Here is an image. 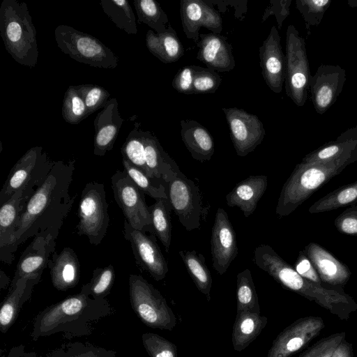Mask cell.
Returning <instances> with one entry per match:
<instances>
[{"label": "cell", "mask_w": 357, "mask_h": 357, "mask_svg": "<svg viewBox=\"0 0 357 357\" xmlns=\"http://www.w3.org/2000/svg\"><path fill=\"white\" fill-rule=\"evenodd\" d=\"M75 160L55 161L44 181L28 200L17 225L15 249L39 232L63 225L75 202L69 189L73 179Z\"/></svg>", "instance_id": "6da1fadb"}, {"label": "cell", "mask_w": 357, "mask_h": 357, "mask_svg": "<svg viewBox=\"0 0 357 357\" xmlns=\"http://www.w3.org/2000/svg\"><path fill=\"white\" fill-rule=\"evenodd\" d=\"M110 313L111 308L105 298H93L81 288L79 294L40 312L34 321L32 335L35 340L59 332L71 336L85 335L90 333L93 321Z\"/></svg>", "instance_id": "7a4b0ae2"}, {"label": "cell", "mask_w": 357, "mask_h": 357, "mask_svg": "<svg viewBox=\"0 0 357 357\" xmlns=\"http://www.w3.org/2000/svg\"><path fill=\"white\" fill-rule=\"evenodd\" d=\"M0 35L6 50L17 63L29 68L36 66L39 56L36 30L26 3L3 0Z\"/></svg>", "instance_id": "3957f363"}, {"label": "cell", "mask_w": 357, "mask_h": 357, "mask_svg": "<svg viewBox=\"0 0 357 357\" xmlns=\"http://www.w3.org/2000/svg\"><path fill=\"white\" fill-rule=\"evenodd\" d=\"M54 38L61 51L77 62L105 69H113L118 66V56L89 33L61 24L55 28Z\"/></svg>", "instance_id": "277c9868"}, {"label": "cell", "mask_w": 357, "mask_h": 357, "mask_svg": "<svg viewBox=\"0 0 357 357\" xmlns=\"http://www.w3.org/2000/svg\"><path fill=\"white\" fill-rule=\"evenodd\" d=\"M130 301L132 310L147 326L172 331L176 317L160 292L142 275L130 274Z\"/></svg>", "instance_id": "5b68a950"}, {"label": "cell", "mask_w": 357, "mask_h": 357, "mask_svg": "<svg viewBox=\"0 0 357 357\" xmlns=\"http://www.w3.org/2000/svg\"><path fill=\"white\" fill-rule=\"evenodd\" d=\"M286 95L298 107H303L308 97L311 77L310 64L303 38L290 24L286 32Z\"/></svg>", "instance_id": "8992f818"}, {"label": "cell", "mask_w": 357, "mask_h": 357, "mask_svg": "<svg viewBox=\"0 0 357 357\" xmlns=\"http://www.w3.org/2000/svg\"><path fill=\"white\" fill-rule=\"evenodd\" d=\"M77 234L86 236L89 243L99 245L109 223L106 191L102 183L91 181L82 190L78 211Z\"/></svg>", "instance_id": "52a82bcc"}, {"label": "cell", "mask_w": 357, "mask_h": 357, "mask_svg": "<svg viewBox=\"0 0 357 357\" xmlns=\"http://www.w3.org/2000/svg\"><path fill=\"white\" fill-rule=\"evenodd\" d=\"M114 199L126 220L135 229L154 235L151 214L144 193L123 170H116L111 178Z\"/></svg>", "instance_id": "ba28073f"}, {"label": "cell", "mask_w": 357, "mask_h": 357, "mask_svg": "<svg viewBox=\"0 0 357 357\" xmlns=\"http://www.w3.org/2000/svg\"><path fill=\"white\" fill-rule=\"evenodd\" d=\"M169 205L188 231L199 229L205 209L199 187L180 170L167 183Z\"/></svg>", "instance_id": "9c48e42d"}, {"label": "cell", "mask_w": 357, "mask_h": 357, "mask_svg": "<svg viewBox=\"0 0 357 357\" xmlns=\"http://www.w3.org/2000/svg\"><path fill=\"white\" fill-rule=\"evenodd\" d=\"M35 178L17 191L0 208V259L10 265L16 252L14 246L17 225L26 203L47 177Z\"/></svg>", "instance_id": "30bf717a"}, {"label": "cell", "mask_w": 357, "mask_h": 357, "mask_svg": "<svg viewBox=\"0 0 357 357\" xmlns=\"http://www.w3.org/2000/svg\"><path fill=\"white\" fill-rule=\"evenodd\" d=\"M61 225L50 227L37 234L22 253L10 285L20 279L38 284L52 255L56 251V239Z\"/></svg>", "instance_id": "8fae6325"}, {"label": "cell", "mask_w": 357, "mask_h": 357, "mask_svg": "<svg viewBox=\"0 0 357 357\" xmlns=\"http://www.w3.org/2000/svg\"><path fill=\"white\" fill-rule=\"evenodd\" d=\"M54 162L42 146L29 149L10 170L0 191V204L6 202L29 181L47 176Z\"/></svg>", "instance_id": "7c38bea8"}, {"label": "cell", "mask_w": 357, "mask_h": 357, "mask_svg": "<svg viewBox=\"0 0 357 357\" xmlns=\"http://www.w3.org/2000/svg\"><path fill=\"white\" fill-rule=\"evenodd\" d=\"M324 327L320 317L308 316L297 319L278 335L267 357H291L318 336Z\"/></svg>", "instance_id": "4fadbf2b"}, {"label": "cell", "mask_w": 357, "mask_h": 357, "mask_svg": "<svg viewBox=\"0 0 357 357\" xmlns=\"http://www.w3.org/2000/svg\"><path fill=\"white\" fill-rule=\"evenodd\" d=\"M124 238L129 241L138 267L149 273L156 281L163 280L168 272L167 261L163 256L155 236L132 227L126 220L123 222Z\"/></svg>", "instance_id": "5bb4252c"}, {"label": "cell", "mask_w": 357, "mask_h": 357, "mask_svg": "<svg viewBox=\"0 0 357 357\" xmlns=\"http://www.w3.org/2000/svg\"><path fill=\"white\" fill-rule=\"evenodd\" d=\"M227 121L230 137L238 156L243 157L259 145L266 135L257 116L237 107L222 108Z\"/></svg>", "instance_id": "9a60e30c"}, {"label": "cell", "mask_w": 357, "mask_h": 357, "mask_svg": "<svg viewBox=\"0 0 357 357\" xmlns=\"http://www.w3.org/2000/svg\"><path fill=\"white\" fill-rule=\"evenodd\" d=\"M346 70L338 65L321 64L309 83L310 98L319 114H324L337 100L346 82Z\"/></svg>", "instance_id": "2e32d148"}, {"label": "cell", "mask_w": 357, "mask_h": 357, "mask_svg": "<svg viewBox=\"0 0 357 357\" xmlns=\"http://www.w3.org/2000/svg\"><path fill=\"white\" fill-rule=\"evenodd\" d=\"M211 251L213 268L223 275L237 257V239L226 211L218 208L211 231Z\"/></svg>", "instance_id": "e0dca14e"}, {"label": "cell", "mask_w": 357, "mask_h": 357, "mask_svg": "<svg viewBox=\"0 0 357 357\" xmlns=\"http://www.w3.org/2000/svg\"><path fill=\"white\" fill-rule=\"evenodd\" d=\"M278 29L273 26L259 49V64L263 78L268 88L280 93L285 80L286 57Z\"/></svg>", "instance_id": "ac0fdd59"}, {"label": "cell", "mask_w": 357, "mask_h": 357, "mask_svg": "<svg viewBox=\"0 0 357 357\" xmlns=\"http://www.w3.org/2000/svg\"><path fill=\"white\" fill-rule=\"evenodd\" d=\"M180 14L185 35L195 43L199 40V30L202 26L216 34H220L222 30L220 15L207 1L181 0Z\"/></svg>", "instance_id": "d6986e66"}, {"label": "cell", "mask_w": 357, "mask_h": 357, "mask_svg": "<svg viewBox=\"0 0 357 357\" xmlns=\"http://www.w3.org/2000/svg\"><path fill=\"white\" fill-rule=\"evenodd\" d=\"M123 123V119L119 111L118 101L116 98H112L98 113L93 122L95 155L104 156L113 149Z\"/></svg>", "instance_id": "ffe728a7"}, {"label": "cell", "mask_w": 357, "mask_h": 357, "mask_svg": "<svg viewBox=\"0 0 357 357\" xmlns=\"http://www.w3.org/2000/svg\"><path fill=\"white\" fill-rule=\"evenodd\" d=\"M197 47V58L207 68L220 73L234 68L233 48L225 36L213 33H200Z\"/></svg>", "instance_id": "44dd1931"}, {"label": "cell", "mask_w": 357, "mask_h": 357, "mask_svg": "<svg viewBox=\"0 0 357 357\" xmlns=\"http://www.w3.org/2000/svg\"><path fill=\"white\" fill-rule=\"evenodd\" d=\"M267 185L266 176H250L237 183L226 195L227 204L230 207H238L244 216L248 218L255 211Z\"/></svg>", "instance_id": "7402d4cb"}, {"label": "cell", "mask_w": 357, "mask_h": 357, "mask_svg": "<svg viewBox=\"0 0 357 357\" xmlns=\"http://www.w3.org/2000/svg\"><path fill=\"white\" fill-rule=\"evenodd\" d=\"M48 267L52 284L57 290L66 291L79 282L80 264L72 248H64L60 253L55 251L52 255Z\"/></svg>", "instance_id": "603a6c76"}, {"label": "cell", "mask_w": 357, "mask_h": 357, "mask_svg": "<svg viewBox=\"0 0 357 357\" xmlns=\"http://www.w3.org/2000/svg\"><path fill=\"white\" fill-rule=\"evenodd\" d=\"M145 158L151 178L168 183L180 169L175 161L165 151L158 138L149 131L143 130Z\"/></svg>", "instance_id": "cb8c5ba5"}, {"label": "cell", "mask_w": 357, "mask_h": 357, "mask_svg": "<svg viewBox=\"0 0 357 357\" xmlns=\"http://www.w3.org/2000/svg\"><path fill=\"white\" fill-rule=\"evenodd\" d=\"M181 139L195 160L201 162L210 160L215 152V144L208 130L195 120L180 122Z\"/></svg>", "instance_id": "d4e9b609"}, {"label": "cell", "mask_w": 357, "mask_h": 357, "mask_svg": "<svg viewBox=\"0 0 357 357\" xmlns=\"http://www.w3.org/2000/svg\"><path fill=\"white\" fill-rule=\"evenodd\" d=\"M268 323L267 317L248 311L236 312L231 333L234 349L240 352L247 348L261 333Z\"/></svg>", "instance_id": "484cf974"}, {"label": "cell", "mask_w": 357, "mask_h": 357, "mask_svg": "<svg viewBox=\"0 0 357 357\" xmlns=\"http://www.w3.org/2000/svg\"><path fill=\"white\" fill-rule=\"evenodd\" d=\"M146 45L149 51L164 63L175 62L184 54L183 46L170 23L162 33L148 30Z\"/></svg>", "instance_id": "4316f807"}, {"label": "cell", "mask_w": 357, "mask_h": 357, "mask_svg": "<svg viewBox=\"0 0 357 357\" xmlns=\"http://www.w3.org/2000/svg\"><path fill=\"white\" fill-rule=\"evenodd\" d=\"M35 285L33 281L22 278L10 285L0 309V329L2 333L7 332L13 324L20 307L30 297Z\"/></svg>", "instance_id": "83f0119b"}, {"label": "cell", "mask_w": 357, "mask_h": 357, "mask_svg": "<svg viewBox=\"0 0 357 357\" xmlns=\"http://www.w3.org/2000/svg\"><path fill=\"white\" fill-rule=\"evenodd\" d=\"M178 254L197 289L210 301L212 277L204 257L195 250H181Z\"/></svg>", "instance_id": "f1b7e54d"}, {"label": "cell", "mask_w": 357, "mask_h": 357, "mask_svg": "<svg viewBox=\"0 0 357 357\" xmlns=\"http://www.w3.org/2000/svg\"><path fill=\"white\" fill-rule=\"evenodd\" d=\"M103 12L117 28L128 34H137V29L133 10L126 0H101Z\"/></svg>", "instance_id": "f546056e"}, {"label": "cell", "mask_w": 357, "mask_h": 357, "mask_svg": "<svg viewBox=\"0 0 357 357\" xmlns=\"http://www.w3.org/2000/svg\"><path fill=\"white\" fill-rule=\"evenodd\" d=\"M134 6L139 24H145L156 33L165 32L169 24L166 13L154 0H134Z\"/></svg>", "instance_id": "4dcf8cb0"}, {"label": "cell", "mask_w": 357, "mask_h": 357, "mask_svg": "<svg viewBox=\"0 0 357 357\" xmlns=\"http://www.w3.org/2000/svg\"><path fill=\"white\" fill-rule=\"evenodd\" d=\"M169 206L168 201L164 199H158L153 204L149 206L154 235L159 238L167 252L169 250L172 240Z\"/></svg>", "instance_id": "1f68e13d"}, {"label": "cell", "mask_w": 357, "mask_h": 357, "mask_svg": "<svg viewBox=\"0 0 357 357\" xmlns=\"http://www.w3.org/2000/svg\"><path fill=\"white\" fill-rule=\"evenodd\" d=\"M122 158L144 172L149 177L150 173L146 163L143 130L135 123L121 148Z\"/></svg>", "instance_id": "d6a6232c"}, {"label": "cell", "mask_w": 357, "mask_h": 357, "mask_svg": "<svg viewBox=\"0 0 357 357\" xmlns=\"http://www.w3.org/2000/svg\"><path fill=\"white\" fill-rule=\"evenodd\" d=\"M236 312L248 311L260 314V306L250 269L240 272L236 277Z\"/></svg>", "instance_id": "836d02e7"}, {"label": "cell", "mask_w": 357, "mask_h": 357, "mask_svg": "<svg viewBox=\"0 0 357 357\" xmlns=\"http://www.w3.org/2000/svg\"><path fill=\"white\" fill-rule=\"evenodd\" d=\"M122 162L124 170L144 194L155 199H164L169 201L166 188L160 180L149 177L144 172L124 158Z\"/></svg>", "instance_id": "e575fe53"}, {"label": "cell", "mask_w": 357, "mask_h": 357, "mask_svg": "<svg viewBox=\"0 0 357 357\" xmlns=\"http://www.w3.org/2000/svg\"><path fill=\"white\" fill-rule=\"evenodd\" d=\"M61 114L66 122L73 125L79 123L89 116L76 85L69 86L66 91L63 99Z\"/></svg>", "instance_id": "d590c367"}, {"label": "cell", "mask_w": 357, "mask_h": 357, "mask_svg": "<svg viewBox=\"0 0 357 357\" xmlns=\"http://www.w3.org/2000/svg\"><path fill=\"white\" fill-rule=\"evenodd\" d=\"M115 278L114 266L109 264L93 270L91 280L82 287L92 298L103 299L109 294Z\"/></svg>", "instance_id": "8d00e7d4"}, {"label": "cell", "mask_w": 357, "mask_h": 357, "mask_svg": "<svg viewBox=\"0 0 357 357\" xmlns=\"http://www.w3.org/2000/svg\"><path fill=\"white\" fill-rule=\"evenodd\" d=\"M331 3V0L296 1V8L305 21L308 35L310 33V26H317L321 23Z\"/></svg>", "instance_id": "74e56055"}, {"label": "cell", "mask_w": 357, "mask_h": 357, "mask_svg": "<svg viewBox=\"0 0 357 357\" xmlns=\"http://www.w3.org/2000/svg\"><path fill=\"white\" fill-rule=\"evenodd\" d=\"M82 96L89 115L102 109L108 102L109 93L104 87L94 84H82L76 85Z\"/></svg>", "instance_id": "f35d334b"}, {"label": "cell", "mask_w": 357, "mask_h": 357, "mask_svg": "<svg viewBox=\"0 0 357 357\" xmlns=\"http://www.w3.org/2000/svg\"><path fill=\"white\" fill-rule=\"evenodd\" d=\"M142 340L150 357H178L176 345L158 334L146 333Z\"/></svg>", "instance_id": "ab89813d"}, {"label": "cell", "mask_w": 357, "mask_h": 357, "mask_svg": "<svg viewBox=\"0 0 357 357\" xmlns=\"http://www.w3.org/2000/svg\"><path fill=\"white\" fill-rule=\"evenodd\" d=\"M222 83V78L217 71L196 66L193 81V93H215Z\"/></svg>", "instance_id": "60d3db41"}, {"label": "cell", "mask_w": 357, "mask_h": 357, "mask_svg": "<svg viewBox=\"0 0 357 357\" xmlns=\"http://www.w3.org/2000/svg\"><path fill=\"white\" fill-rule=\"evenodd\" d=\"M345 339L344 332L333 333L321 339L298 357H331L337 347Z\"/></svg>", "instance_id": "b9f144b4"}, {"label": "cell", "mask_w": 357, "mask_h": 357, "mask_svg": "<svg viewBox=\"0 0 357 357\" xmlns=\"http://www.w3.org/2000/svg\"><path fill=\"white\" fill-rule=\"evenodd\" d=\"M196 66L195 65L188 66L178 70L172 82V85L176 91L186 95L194 94L193 81Z\"/></svg>", "instance_id": "7bdbcfd3"}, {"label": "cell", "mask_w": 357, "mask_h": 357, "mask_svg": "<svg viewBox=\"0 0 357 357\" xmlns=\"http://www.w3.org/2000/svg\"><path fill=\"white\" fill-rule=\"evenodd\" d=\"M65 352V357H114L111 351L80 343L69 346Z\"/></svg>", "instance_id": "ee69618b"}, {"label": "cell", "mask_w": 357, "mask_h": 357, "mask_svg": "<svg viewBox=\"0 0 357 357\" xmlns=\"http://www.w3.org/2000/svg\"><path fill=\"white\" fill-rule=\"evenodd\" d=\"M291 0H271L265 10L261 22H264L271 15H275L278 29H281L284 20L289 16Z\"/></svg>", "instance_id": "f6af8a7d"}, {"label": "cell", "mask_w": 357, "mask_h": 357, "mask_svg": "<svg viewBox=\"0 0 357 357\" xmlns=\"http://www.w3.org/2000/svg\"><path fill=\"white\" fill-rule=\"evenodd\" d=\"M324 179L325 175L321 170L312 168L303 172L300 178V183L306 189H313L318 187Z\"/></svg>", "instance_id": "bcb514c9"}, {"label": "cell", "mask_w": 357, "mask_h": 357, "mask_svg": "<svg viewBox=\"0 0 357 357\" xmlns=\"http://www.w3.org/2000/svg\"><path fill=\"white\" fill-rule=\"evenodd\" d=\"M331 357H354L352 344L345 339L337 347Z\"/></svg>", "instance_id": "7dc6e473"}, {"label": "cell", "mask_w": 357, "mask_h": 357, "mask_svg": "<svg viewBox=\"0 0 357 357\" xmlns=\"http://www.w3.org/2000/svg\"><path fill=\"white\" fill-rule=\"evenodd\" d=\"M311 271L313 270L311 269L310 264L307 259H303L296 266V271L299 275L317 281V279L315 273Z\"/></svg>", "instance_id": "c3c4849f"}, {"label": "cell", "mask_w": 357, "mask_h": 357, "mask_svg": "<svg viewBox=\"0 0 357 357\" xmlns=\"http://www.w3.org/2000/svg\"><path fill=\"white\" fill-rule=\"evenodd\" d=\"M357 197V190L350 188L342 191L337 197L340 204H347L353 201Z\"/></svg>", "instance_id": "681fc988"}, {"label": "cell", "mask_w": 357, "mask_h": 357, "mask_svg": "<svg viewBox=\"0 0 357 357\" xmlns=\"http://www.w3.org/2000/svg\"><path fill=\"white\" fill-rule=\"evenodd\" d=\"M319 267L323 273L328 276H333L337 272L335 264L328 259H323L319 263Z\"/></svg>", "instance_id": "f907efd6"}, {"label": "cell", "mask_w": 357, "mask_h": 357, "mask_svg": "<svg viewBox=\"0 0 357 357\" xmlns=\"http://www.w3.org/2000/svg\"><path fill=\"white\" fill-rule=\"evenodd\" d=\"M342 230L348 234L357 233V220L347 218L342 222Z\"/></svg>", "instance_id": "816d5d0a"}, {"label": "cell", "mask_w": 357, "mask_h": 357, "mask_svg": "<svg viewBox=\"0 0 357 357\" xmlns=\"http://www.w3.org/2000/svg\"><path fill=\"white\" fill-rule=\"evenodd\" d=\"M66 352L65 351H58L54 352L52 354L47 356L46 357H65Z\"/></svg>", "instance_id": "f5cc1de1"}, {"label": "cell", "mask_w": 357, "mask_h": 357, "mask_svg": "<svg viewBox=\"0 0 357 357\" xmlns=\"http://www.w3.org/2000/svg\"><path fill=\"white\" fill-rule=\"evenodd\" d=\"M348 4L349 5V6H351L352 8L356 7L357 6V1L349 0V1H348Z\"/></svg>", "instance_id": "db71d44e"}]
</instances>
